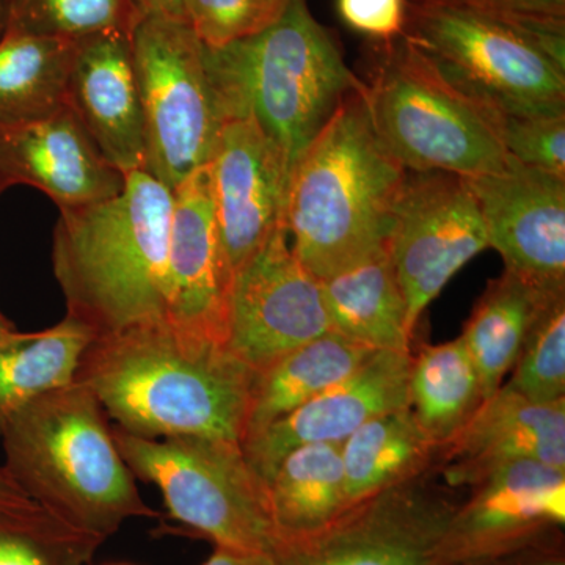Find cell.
I'll use <instances>...</instances> for the list:
<instances>
[{"label":"cell","mask_w":565,"mask_h":565,"mask_svg":"<svg viewBox=\"0 0 565 565\" xmlns=\"http://www.w3.org/2000/svg\"><path fill=\"white\" fill-rule=\"evenodd\" d=\"M132 475L158 487L181 525L215 546L275 555L280 537L267 486L252 470L243 446L210 437L145 438L114 429Z\"/></svg>","instance_id":"obj_7"},{"label":"cell","mask_w":565,"mask_h":565,"mask_svg":"<svg viewBox=\"0 0 565 565\" xmlns=\"http://www.w3.org/2000/svg\"><path fill=\"white\" fill-rule=\"evenodd\" d=\"M288 0H188L185 17L206 47L248 39L273 25Z\"/></svg>","instance_id":"obj_32"},{"label":"cell","mask_w":565,"mask_h":565,"mask_svg":"<svg viewBox=\"0 0 565 565\" xmlns=\"http://www.w3.org/2000/svg\"><path fill=\"white\" fill-rule=\"evenodd\" d=\"M412 360V352H375L348 377L247 438L243 451L252 470L267 486L294 449L343 444L374 416L408 407Z\"/></svg>","instance_id":"obj_16"},{"label":"cell","mask_w":565,"mask_h":565,"mask_svg":"<svg viewBox=\"0 0 565 565\" xmlns=\"http://www.w3.org/2000/svg\"><path fill=\"white\" fill-rule=\"evenodd\" d=\"M438 456L451 487H475L497 468L520 460L565 470V401L535 404L500 386Z\"/></svg>","instance_id":"obj_20"},{"label":"cell","mask_w":565,"mask_h":565,"mask_svg":"<svg viewBox=\"0 0 565 565\" xmlns=\"http://www.w3.org/2000/svg\"><path fill=\"white\" fill-rule=\"evenodd\" d=\"M95 394L74 382L28 405L2 437L10 478L35 503L106 541L126 520L158 519L122 459Z\"/></svg>","instance_id":"obj_4"},{"label":"cell","mask_w":565,"mask_h":565,"mask_svg":"<svg viewBox=\"0 0 565 565\" xmlns=\"http://www.w3.org/2000/svg\"><path fill=\"white\" fill-rule=\"evenodd\" d=\"M143 18L134 0H13L6 32L82 41L106 33L132 35Z\"/></svg>","instance_id":"obj_29"},{"label":"cell","mask_w":565,"mask_h":565,"mask_svg":"<svg viewBox=\"0 0 565 565\" xmlns=\"http://www.w3.org/2000/svg\"><path fill=\"white\" fill-rule=\"evenodd\" d=\"M0 181L6 189L31 185L61 210H76L117 196L126 174L106 161L63 106L41 120L0 128Z\"/></svg>","instance_id":"obj_17"},{"label":"cell","mask_w":565,"mask_h":565,"mask_svg":"<svg viewBox=\"0 0 565 565\" xmlns=\"http://www.w3.org/2000/svg\"><path fill=\"white\" fill-rule=\"evenodd\" d=\"M537 565H564L563 561H548V563H542Z\"/></svg>","instance_id":"obj_41"},{"label":"cell","mask_w":565,"mask_h":565,"mask_svg":"<svg viewBox=\"0 0 565 565\" xmlns=\"http://www.w3.org/2000/svg\"><path fill=\"white\" fill-rule=\"evenodd\" d=\"M481 11L533 35L556 62L565 63V0H433Z\"/></svg>","instance_id":"obj_34"},{"label":"cell","mask_w":565,"mask_h":565,"mask_svg":"<svg viewBox=\"0 0 565 565\" xmlns=\"http://www.w3.org/2000/svg\"><path fill=\"white\" fill-rule=\"evenodd\" d=\"M565 523V470L520 460L475 486L456 508L451 548L456 565L497 556L548 526Z\"/></svg>","instance_id":"obj_19"},{"label":"cell","mask_w":565,"mask_h":565,"mask_svg":"<svg viewBox=\"0 0 565 565\" xmlns=\"http://www.w3.org/2000/svg\"><path fill=\"white\" fill-rule=\"evenodd\" d=\"M134 66L147 136V172L173 191L206 166L223 118L188 22L145 17L132 33Z\"/></svg>","instance_id":"obj_9"},{"label":"cell","mask_w":565,"mask_h":565,"mask_svg":"<svg viewBox=\"0 0 565 565\" xmlns=\"http://www.w3.org/2000/svg\"><path fill=\"white\" fill-rule=\"evenodd\" d=\"M57 519L32 500L0 467V523H39Z\"/></svg>","instance_id":"obj_36"},{"label":"cell","mask_w":565,"mask_h":565,"mask_svg":"<svg viewBox=\"0 0 565 565\" xmlns=\"http://www.w3.org/2000/svg\"><path fill=\"white\" fill-rule=\"evenodd\" d=\"M95 338L85 323L66 315L50 329L13 330L0 340V435L28 405L76 382L82 356Z\"/></svg>","instance_id":"obj_22"},{"label":"cell","mask_w":565,"mask_h":565,"mask_svg":"<svg viewBox=\"0 0 565 565\" xmlns=\"http://www.w3.org/2000/svg\"><path fill=\"white\" fill-rule=\"evenodd\" d=\"M505 386L535 404L565 401V288L542 303Z\"/></svg>","instance_id":"obj_30"},{"label":"cell","mask_w":565,"mask_h":565,"mask_svg":"<svg viewBox=\"0 0 565 565\" xmlns=\"http://www.w3.org/2000/svg\"><path fill=\"white\" fill-rule=\"evenodd\" d=\"M79 41L32 33L0 36V128L50 117L65 106Z\"/></svg>","instance_id":"obj_28"},{"label":"cell","mask_w":565,"mask_h":565,"mask_svg":"<svg viewBox=\"0 0 565 565\" xmlns=\"http://www.w3.org/2000/svg\"><path fill=\"white\" fill-rule=\"evenodd\" d=\"M465 180L505 270L542 286L565 285V178L508 156L501 172Z\"/></svg>","instance_id":"obj_14"},{"label":"cell","mask_w":565,"mask_h":565,"mask_svg":"<svg viewBox=\"0 0 565 565\" xmlns=\"http://www.w3.org/2000/svg\"><path fill=\"white\" fill-rule=\"evenodd\" d=\"M404 36L500 114L565 115V66L511 22L433 0H407Z\"/></svg>","instance_id":"obj_8"},{"label":"cell","mask_w":565,"mask_h":565,"mask_svg":"<svg viewBox=\"0 0 565 565\" xmlns=\"http://www.w3.org/2000/svg\"><path fill=\"white\" fill-rule=\"evenodd\" d=\"M329 332L321 281L299 262L281 225L234 273L226 349L258 374Z\"/></svg>","instance_id":"obj_12"},{"label":"cell","mask_w":565,"mask_h":565,"mask_svg":"<svg viewBox=\"0 0 565 565\" xmlns=\"http://www.w3.org/2000/svg\"><path fill=\"white\" fill-rule=\"evenodd\" d=\"M501 139L515 161L565 178V115L501 114Z\"/></svg>","instance_id":"obj_33"},{"label":"cell","mask_w":565,"mask_h":565,"mask_svg":"<svg viewBox=\"0 0 565 565\" xmlns=\"http://www.w3.org/2000/svg\"><path fill=\"white\" fill-rule=\"evenodd\" d=\"M438 455L411 407L374 416L341 444L349 508L426 473Z\"/></svg>","instance_id":"obj_24"},{"label":"cell","mask_w":565,"mask_h":565,"mask_svg":"<svg viewBox=\"0 0 565 565\" xmlns=\"http://www.w3.org/2000/svg\"><path fill=\"white\" fill-rule=\"evenodd\" d=\"M3 191H6V188H3L2 181H0V193H2Z\"/></svg>","instance_id":"obj_42"},{"label":"cell","mask_w":565,"mask_h":565,"mask_svg":"<svg viewBox=\"0 0 565 565\" xmlns=\"http://www.w3.org/2000/svg\"><path fill=\"white\" fill-rule=\"evenodd\" d=\"M173 191L147 170L114 199L61 210L52 244L66 315L95 337L167 319Z\"/></svg>","instance_id":"obj_2"},{"label":"cell","mask_w":565,"mask_h":565,"mask_svg":"<svg viewBox=\"0 0 565 565\" xmlns=\"http://www.w3.org/2000/svg\"><path fill=\"white\" fill-rule=\"evenodd\" d=\"M426 475V473H424ZM424 475L352 505L321 533L285 542L277 565H456V505Z\"/></svg>","instance_id":"obj_10"},{"label":"cell","mask_w":565,"mask_h":565,"mask_svg":"<svg viewBox=\"0 0 565 565\" xmlns=\"http://www.w3.org/2000/svg\"><path fill=\"white\" fill-rule=\"evenodd\" d=\"M267 498L280 545L332 525L349 509L341 444L294 449L267 482Z\"/></svg>","instance_id":"obj_23"},{"label":"cell","mask_w":565,"mask_h":565,"mask_svg":"<svg viewBox=\"0 0 565 565\" xmlns=\"http://www.w3.org/2000/svg\"><path fill=\"white\" fill-rule=\"evenodd\" d=\"M204 65L225 121L256 120L291 174L338 107L363 85L307 0H288L281 17L256 35L204 46Z\"/></svg>","instance_id":"obj_5"},{"label":"cell","mask_w":565,"mask_h":565,"mask_svg":"<svg viewBox=\"0 0 565 565\" xmlns=\"http://www.w3.org/2000/svg\"><path fill=\"white\" fill-rule=\"evenodd\" d=\"M233 277L206 163L173 189L167 321L196 340L226 345Z\"/></svg>","instance_id":"obj_15"},{"label":"cell","mask_w":565,"mask_h":565,"mask_svg":"<svg viewBox=\"0 0 565 565\" xmlns=\"http://www.w3.org/2000/svg\"><path fill=\"white\" fill-rule=\"evenodd\" d=\"M203 565H277L273 555L239 552V550L215 546L210 559Z\"/></svg>","instance_id":"obj_37"},{"label":"cell","mask_w":565,"mask_h":565,"mask_svg":"<svg viewBox=\"0 0 565 565\" xmlns=\"http://www.w3.org/2000/svg\"><path fill=\"white\" fill-rule=\"evenodd\" d=\"M407 3V0H337V10L353 32L373 43H385L404 35Z\"/></svg>","instance_id":"obj_35"},{"label":"cell","mask_w":565,"mask_h":565,"mask_svg":"<svg viewBox=\"0 0 565 565\" xmlns=\"http://www.w3.org/2000/svg\"><path fill=\"white\" fill-rule=\"evenodd\" d=\"M478 367L462 337L424 345L412 360L408 407L438 448L451 444L484 403Z\"/></svg>","instance_id":"obj_27"},{"label":"cell","mask_w":565,"mask_h":565,"mask_svg":"<svg viewBox=\"0 0 565 565\" xmlns=\"http://www.w3.org/2000/svg\"><path fill=\"white\" fill-rule=\"evenodd\" d=\"M212 199L233 274L285 225L291 170L252 117L223 122L210 161Z\"/></svg>","instance_id":"obj_13"},{"label":"cell","mask_w":565,"mask_h":565,"mask_svg":"<svg viewBox=\"0 0 565 565\" xmlns=\"http://www.w3.org/2000/svg\"><path fill=\"white\" fill-rule=\"evenodd\" d=\"M386 245L414 334L424 310L449 280L490 248L484 218L465 177L407 172Z\"/></svg>","instance_id":"obj_11"},{"label":"cell","mask_w":565,"mask_h":565,"mask_svg":"<svg viewBox=\"0 0 565 565\" xmlns=\"http://www.w3.org/2000/svg\"><path fill=\"white\" fill-rule=\"evenodd\" d=\"M145 17L188 22L185 7L188 0H134Z\"/></svg>","instance_id":"obj_38"},{"label":"cell","mask_w":565,"mask_h":565,"mask_svg":"<svg viewBox=\"0 0 565 565\" xmlns=\"http://www.w3.org/2000/svg\"><path fill=\"white\" fill-rule=\"evenodd\" d=\"M563 288L537 285L511 270L489 282L460 334L478 367L486 399L503 386L546 297Z\"/></svg>","instance_id":"obj_26"},{"label":"cell","mask_w":565,"mask_h":565,"mask_svg":"<svg viewBox=\"0 0 565 565\" xmlns=\"http://www.w3.org/2000/svg\"><path fill=\"white\" fill-rule=\"evenodd\" d=\"M321 291L332 332L373 351L411 352L414 334L388 245L321 280Z\"/></svg>","instance_id":"obj_21"},{"label":"cell","mask_w":565,"mask_h":565,"mask_svg":"<svg viewBox=\"0 0 565 565\" xmlns=\"http://www.w3.org/2000/svg\"><path fill=\"white\" fill-rule=\"evenodd\" d=\"M114 565H131V564H114Z\"/></svg>","instance_id":"obj_43"},{"label":"cell","mask_w":565,"mask_h":565,"mask_svg":"<svg viewBox=\"0 0 565 565\" xmlns=\"http://www.w3.org/2000/svg\"><path fill=\"white\" fill-rule=\"evenodd\" d=\"M373 349L329 332L256 374L244 440L359 370Z\"/></svg>","instance_id":"obj_25"},{"label":"cell","mask_w":565,"mask_h":565,"mask_svg":"<svg viewBox=\"0 0 565 565\" xmlns=\"http://www.w3.org/2000/svg\"><path fill=\"white\" fill-rule=\"evenodd\" d=\"M363 99L379 140L407 172L471 178L508 163L500 111L446 76L407 36L373 43Z\"/></svg>","instance_id":"obj_6"},{"label":"cell","mask_w":565,"mask_h":565,"mask_svg":"<svg viewBox=\"0 0 565 565\" xmlns=\"http://www.w3.org/2000/svg\"><path fill=\"white\" fill-rule=\"evenodd\" d=\"M405 177L374 131L362 85L294 167L285 225L299 262L321 281L385 248Z\"/></svg>","instance_id":"obj_3"},{"label":"cell","mask_w":565,"mask_h":565,"mask_svg":"<svg viewBox=\"0 0 565 565\" xmlns=\"http://www.w3.org/2000/svg\"><path fill=\"white\" fill-rule=\"evenodd\" d=\"M14 323L9 321V319L3 316L2 311H0V340H2L3 337H7V334L13 332Z\"/></svg>","instance_id":"obj_40"},{"label":"cell","mask_w":565,"mask_h":565,"mask_svg":"<svg viewBox=\"0 0 565 565\" xmlns=\"http://www.w3.org/2000/svg\"><path fill=\"white\" fill-rule=\"evenodd\" d=\"M256 373L226 345L172 323H137L88 345L76 382L118 429L145 438L210 437L243 446Z\"/></svg>","instance_id":"obj_1"},{"label":"cell","mask_w":565,"mask_h":565,"mask_svg":"<svg viewBox=\"0 0 565 565\" xmlns=\"http://www.w3.org/2000/svg\"><path fill=\"white\" fill-rule=\"evenodd\" d=\"M65 106L110 166L125 174L147 169L132 35L106 33L77 43Z\"/></svg>","instance_id":"obj_18"},{"label":"cell","mask_w":565,"mask_h":565,"mask_svg":"<svg viewBox=\"0 0 565 565\" xmlns=\"http://www.w3.org/2000/svg\"><path fill=\"white\" fill-rule=\"evenodd\" d=\"M103 542L57 519L0 523V565H85Z\"/></svg>","instance_id":"obj_31"},{"label":"cell","mask_w":565,"mask_h":565,"mask_svg":"<svg viewBox=\"0 0 565 565\" xmlns=\"http://www.w3.org/2000/svg\"><path fill=\"white\" fill-rule=\"evenodd\" d=\"M11 3H13V0H0V36L6 32Z\"/></svg>","instance_id":"obj_39"}]
</instances>
